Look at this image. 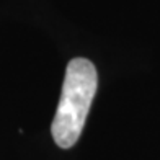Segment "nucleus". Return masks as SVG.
Returning <instances> with one entry per match:
<instances>
[{"label": "nucleus", "instance_id": "1", "mask_svg": "<svg viewBox=\"0 0 160 160\" xmlns=\"http://www.w3.org/2000/svg\"><path fill=\"white\" fill-rule=\"evenodd\" d=\"M97 87V69L88 59L77 57L69 62L61 100L51 124L54 142L61 149H70L77 144L95 98Z\"/></svg>", "mask_w": 160, "mask_h": 160}]
</instances>
